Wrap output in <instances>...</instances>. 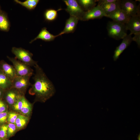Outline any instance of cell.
Returning <instances> with one entry per match:
<instances>
[{"label": "cell", "instance_id": "6da1fadb", "mask_svg": "<svg viewBox=\"0 0 140 140\" xmlns=\"http://www.w3.org/2000/svg\"><path fill=\"white\" fill-rule=\"evenodd\" d=\"M33 77L34 83L29 90L31 95H35L34 101L45 102L52 97L55 92L54 85L43 70L37 64Z\"/></svg>", "mask_w": 140, "mask_h": 140}, {"label": "cell", "instance_id": "7a4b0ae2", "mask_svg": "<svg viewBox=\"0 0 140 140\" xmlns=\"http://www.w3.org/2000/svg\"><path fill=\"white\" fill-rule=\"evenodd\" d=\"M107 28L108 35L116 40L123 39L127 35L125 24L113 21H109Z\"/></svg>", "mask_w": 140, "mask_h": 140}, {"label": "cell", "instance_id": "3957f363", "mask_svg": "<svg viewBox=\"0 0 140 140\" xmlns=\"http://www.w3.org/2000/svg\"><path fill=\"white\" fill-rule=\"evenodd\" d=\"M11 52L19 61L30 66L34 67L38 64L32 58L33 54L28 50L22 48L13 47Z\"/></svg>", "mask_w": 140, "mask_h": 140}, {"label": "cell", "instance_id": "277c9868", "mask_svg": "<svg viewBox=\"0 0 140 140\" xmlns=\"http://www.w3.org/2000/svg\"><path fill=\"white\" fill-rule=\"evenodd\" d=\"M7 58L13 65L16 76H31L33 74V70L29 66L15 58L7 56Z\"/></svg>", "mask_w": 140, "mask_h": 140}, {"label": "cell", "instance_id": "5b68a950", "mask_svg": "<svg viewBox=\"0 0 140 140\" xmlns=\"http://www.w3.org/2000/svg\"><path fill=\"white\" fill-rule=\"evenodd\" d=\"M64 2L67 6L66 11L70 16L78 18L82 20V18L85 13L75 0H64Z\"/></svg>", "mask_w": 140, "mask_h": 140}, {"label": "cell", "instance_id": "8992f818", "mask_svg": "<svg viewBox=\"0 0 140 140\" xmlns=\"http://www.w3.org/2000/svg\"><path fill=\"white\" fill-rule=\"evenodd\" d=\"M139 5L137 4L136 1L131 0H121V8L129 17L140 14Z\"/></svg>", "mask_w": 140, "mask_h": 140}, {"label": "cell", "instance_id": "52a82bcc", "mask_svg": "<svg viewBox=\"0 0 140 140\" xmlns=\"http://www.w3.org/2000/svg\"><path fill=\"white\" fill-rule=\"evenodd\" d=\"M31 76H16L12 81V87L13 88L24 95L29 87L31 85L30 79Z\"/></svg>", "mask_w": 140, "mask_h": 140}, {"label": "cell", "instance_id": "ba28073f", "mask_svg": "<svg viewBox=\"0 0 140 140\" xmlns=\"http://www.w3.org/2000/svg\"><path fill=\"white\" fill-rule=\"evenodd\" d=\"M24 95L16 89L11 87L5 90L2 99L8 106L11 107L20 97Z\"/></svg>", "mask_w": 140, "mask_h": 140}, {"label": "cell", "instance_id": "9c48e42d", "mask_svg": "<svg viewBox=\"0 0 140 140\" xmlns=\"http://www.w3.org/2000/svg\"><path fill=\"white\" fill-rule=\"evenodd\" d=\"M103 17H107L102 7L98 5L90 10L85 12L82 20L87 21L95 19H100Z\"/></svg>", "mask_w": 140, "mask_h": 140}, {"label": "cell", "instance_id": "30bf717a", "mask_svg": "<svg viewBox=\"0 0 140 140\" xmlns=\"http://www.w3.org/2000/svg\"><path fill=\"white\" fill-rule=\"evenodd\" d=\"M125 25L127 30H129V34L134 35L140 33V14L130 17Z\"/></svg>", "mask_w": 140, "mask_h": 140}, {"label": "cell", "instance_id": "8fae6325", "mask_svg": "<svg viewBox=\"0 0 140 140\" xmlns=\"http://www.w3.org/2000/svg\"><path fill=\"white\" fill-rule=\"evenodd\" d=\"M132 41L131 35H127L122 39L121 44L116 47L114 51L113 56V60L115 61L118 59L120 55L130 45Z\"/></svg>", "mask_w": 140, "mask_h": 140}, {"label": "cell", "instance_id": "7c38bea8", "mask_svg": "<svg viewBox=\"0 0 140 140\" xmlns=\"http://www.w3.org/2000/svg\"><path fill=\"white\" fill-rule=\"evenodd\" d=\"M107 17L111 19L114 21L124 24L127 23L130 18L125 14L121 8L108 15Z\"/></svg>", "mask_w": 140, "mask_h": 140}, {"label": "cell", "instance_id": "4fadbf2b", "mask_svg": "<svg viewBox=\"0 0 140 140\" xmlns=\"http://www.w3.org/2000/svg\"><path fill=\"white\" fill-rule=\"evenodd\" d=\"M79 20L76 17L70 16L66 21L63 30L58 34V36L65 33H73L76 29Z\"/></svg>", "mask_w": 140, "mask_h": 140}, {"label": "cell", "instance_id": "5bb4252c", "mask_svg": "<svg viewBox=\"0 0 140 140\" xmlns=\"http://www.w3.org/2000/svg\"><path fill=\"white\" fill-rule=\"evenodd\" d=\"M0 70L12 81L16 76L13 66L8 64L3 60L0 61Z\"/></svg>", "mask_w": 140, "mask_h": 140}, {"label": "cell", "instance_id": "9a60e30c", "mask_svg": "<svg viewBox=\"0 0 140 140\" xmlns=\"http://www.w3.org/2000/svg\"><path fill=\"white\" fill-rule=\"evenodd\" d=\"M58 36V35H54L51 33L46 27H44L41 30L38 36L30 42V43L37 39H40L46 41H53L55 38Z\"/></svg>", "mask_w": 140, "mask_h": 140}, {"label": "cell", "instance_id": "2e32d148", "mask_svg": "<svg viewBox=\"0 0 140 140\" xmlns=\"http://www.w3.org/2000/svg\"><path fill=\"white\" fill-rule=\"evenodd\" d=\"M121 0H117L114 2L102 5L101 6L107 15L121 8Z\"/></svg>", "mask_w": 140, "mask_h": 140}, {"label": "cell", "instance_id": "e0dca14e", "mask_svg": "<svg viewBox=\"0 0 140 140\" xmlns=\"http://www.w3.org/2000/svg\"><path fill=\"white\" fill-rule=\"evenodd\" d=\"M10 23L7 16L3 11L0 10V30L6 32L9 31Z\"/></svg>", "mask_w": 140, "mask_h": 140}, {"label": "cell", "instance_id": "ac0fdd59", "mask_svg": "<svg viewBox=\"0 0 140 140\" xmlns=\"http://www.w3.org/2000/svg\"><path fill=\"white\" fill-rule=\"evenodd\" d=\"M32 104L23 96V106L19 114L30 117L32 112Z\"/></svg>", "mask_w": 140, "mask_h": 140}, {"label": "cell", "instance_id": "d6986e66", "mask_svg": "<svg viewBox=\"0 0 140 140\" xmlns=\"http://www.w3.org/2000/svg\"><path fill=\"white\" fill-rule=\"evenodd\" d=\"M12 85V81L0 70V88L5 90L11 88Z\"/></svg>", "mask_w": 140, "mask_h": 140}, {"label": "cell", "instance_id": "ffe728a7", "mask_svg": "<svg viewBox=\"0 0 140 140\" xmlns=\"http://www.w3.org/2000/svg\"><path fill=\"white\" fill-rule=\"evenodd\" d=\"M30 117L19 114L15 121L16 125L17 130L23 128L27 124L29 120Z\"/></svg>", "mask_w": 140, "mask_h": 140}, {"label": "cell", "instance_id": "44dd1931", "mask_svg": "<svg viewBox=\"0 0 140 140\" xmlns=\"http://www.w3.org/2000/svg\"><path fill=\"white\" fill-rule=\"evenodd\" d=\"M78 3L82 9L85 12L87 11L96 6V0H79Z\"/></svg>", "mask_w": 140, "mask_h": 140}, {"label": "cell", "instance_id": "7402d4cb", "mask_svg": "<svg viewBox=\"0 0 140 140\" xmlns=\"http://www.w3.org/2000/svg\"><path fill=\"white\" fill-rule=\"evenodd\" d=\"M59 9L58 10L50 9L46 10L44 13V16L45 20L49 22H52L55 20L58 16L57 11L61 10Z\"/></svg>", "mask_w": 140, "mask_h": 140}, {"label": "cell", "instance_id": "603a6c76", "mask_svg": "<svg viewBox=\"0 0 140 140\" xmlns=\"http://www.w3.org/2000/svg\"><path fill=\"white\" fill-rule=\"evenodd\" d=\"M14 1L17 3L30 10L34 9L39 2V0H27L24 2H22L18 0H15Z\"/></svg>", "mask_w": 140, "mask_h": 140}, {"label": "cell", "instance_id": "cb8c5ba5", "mask_svg": "<svg viewBox=\"0 0 140 140\" xmlns=\"http://www.w3.org/2000/svg\"><path fill=\"white\" fill-rule=\"evenodd\" d=\"M23 96L20 97L11 107L13 111L19 114L23 106Z\"/></svg>", "mask_w": 140, "mask_h": 140}, {"label": "cell", "instance_id": "d4e9b609", "mask_svg": "<svg viewBox=\"0 0 140 140\" xmlns=\"http://www.w3.org/2000/svg\"><path fill=\"white\" fill-rule=\"evenodd\" d=\"M8 125L7 139L13 136L17 131L16 126L15 124L8 123Z\"/></svg>", "mask_w": 140, "mask_h": 140}, {"label": "cell", "instance_id": "484cf974", "mask_svg": "<svg viewBox=\"0 0 140 140\" xmlns=\"http://www.w3.org/2000/svg\"><path fill=\"white\" fill-rule=\"evenodd\" d=\"M19 114L13 110L9 112L7 120V123L15 124V121Z\"/></svg>", "mask_w": 140, "mask_h": 140}, {"label": "cell", "instance_id": "4316f807", "mask_svg": "<svg viewBox=\"0 0 140 140\" xmlns=\"http://www.w3.org/2000/svg\"><path fill=\"white\" fill-rule=\"evenodd\" d=\"M8 127V125L7 123L0 127V138L3 140H7Z\"/></svg>", "mask_w": 140, "mask_h": 140}, {"label": "cell", "instance_id": "83f0119b", "mask_svg": "<svg viewBox=\"0 0 140 140\" xmlns=\"http://www.w3.org/2000/svg\"><path fill=\"white\" fill-rule=\"evenodd\" d=\"M8 113V110L0 113V127L7 123V120Z\"/></svg>", "mask_w": 140, "mask_h": 140}, {"label": "cell", "instance_id": "f1b7e54d", "mask_svg": "<svg viewBox=\"0 0 140 140\" xmlns=\"http://www.w3.org/2000/svg\"><path fill=\"white\" fill-rule=\"evenodd\" d=\"M8 105L2 99H0V113L4 112L8 110Z\"/></svg>", "mask_w": 140, "mask_h": 140}, {"label": "cell", "instance_id": "f546056e", "mask_svg": "<svg viewBox=\"0 0 140 140\" xmlns=\"http://www.w3.org/2000/svg\"><path fill=\"white\" fill-rule=\"evenodd\" d=\"M117 1V0H96V2H98L97 5L101 6L102 5L114 2Z\"/></svg>", "mask_w": 140, "mask_h": 140}, {"label": "cell", "instance_id": "4dcf8cb0", "mask_svg": "<svg viewBox=\"0 0 140 140\" xmlns=\"http://www.w3.org/2000/svg\"><path fill=\"white\" fill-rule=\"evenodd\" d=\"M132 41H135L137 44L139 48L140 46V33L134 35V36L132 37Z\"/></svg>", "mask_w": 140, "mask_h": 140}, {"label": "cell", "instance_id": "1f68e13d", "mask_svg": "<svg viewBox=\"0 0 140 140\" xmlns=\"http://www.w3.org/2000/svg\"><path fill=\"white\" fill-rule=\"evenodd\" d=\"M5 90L0 88V99H2V97Z\"/></svg>", "mask_w": 140, "mask_h": 140}, {"label": "cell", "instance_id": "d6a6232c", "mask_svg": "<svg viewBox=\"0 0 140 140\" xmlns=\"http://www.w3.org/2000/svg\"><path fill=\"white\" fill-rule=\"evenodd\" d=\"M137 138L138 139V140H140V134L139 135L138 137Z\"/></svg>", "mask_w": 140, "mask_h": 140}, {"label": "cell", "instance_id": "836d02e7", "mask_svg": "<svg viewBox=\"0 0 140 140\" xmlns=\"http://www.w3.org/2000/svg\"><path fill=\"white\" fill-rule=\"evenodd\" d=\"M0 140H3L0 138Z\"/></svg>", "mask_w": 140, "mask_h": 140}, {"label": "cell", "instance_id": "e575fe53", "mask_svg": "<svg viewBox=\"0 0 140 140\" xmlns=\"http://www.w3.org/2000/svg\"><path fill=\"white\" fill-rule=\"evenodd\" d=\"M1 10V9H0V10Z\"/></svg>", "mask_w": 140, "mask_h": 140}]
</instances>
